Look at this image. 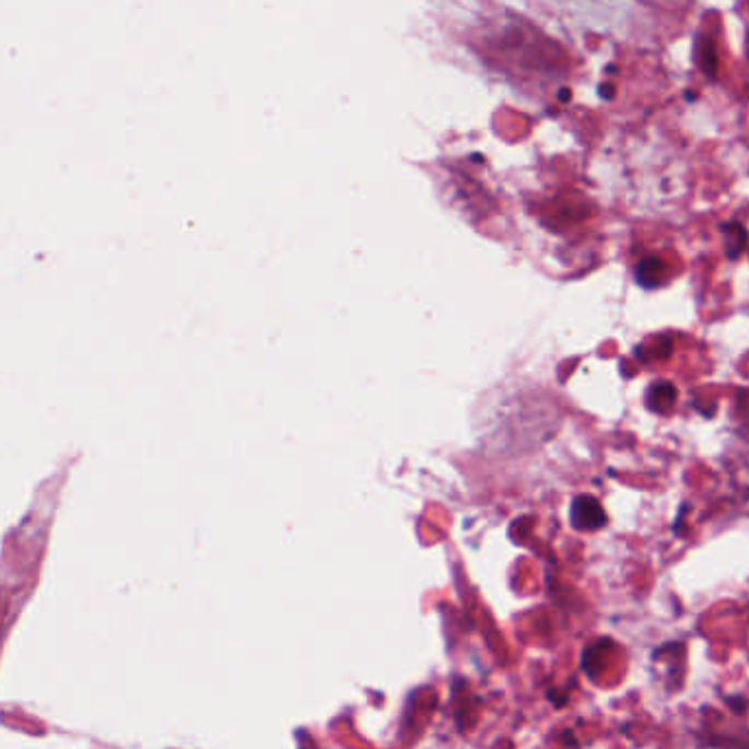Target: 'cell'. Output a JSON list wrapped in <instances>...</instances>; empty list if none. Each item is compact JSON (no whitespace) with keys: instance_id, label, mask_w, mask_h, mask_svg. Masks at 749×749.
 <instances>
[{"instance_id":"3","label":"cell","mask_w":749,"mask_h":749,"mask_svg":"<svg viewBox=\"0 0 749 749\" xmlns=\"http://www.w3.org/2000/svg\"><path fill=\"white\" fill-rule=\"evenodd\" d=\"M646 400H648V407L653 411H668L672 407V402L677 400V391L670 383H657L651 387Z\"/></svg>"},{"instance_id":"4","label":"cell","mask_w":749,"mask_h":749,"mask_svg":"<svg viewBox=\"0 0 749 749\" xmlns=\"http://www.w3.org/2000/svg\"><path fill=\"white\" fill-rule=\"evenodd\" d=\"M725 237H727V256L732 260H736L740 254H742V248L747 244V231L742 224L738 222H732V224H725Z\"/></svg>"},{"instance_id":"2","label":"cell","mask_w":749,"mask_h":749,"mask_svg":"<svg viewBox=\"0 0 749 749\" xmlns=\"http://www.w3.org/2000/svg\"><path fill=\"white\" fill-rule=\"evenodd\" d=\"M666 267L659 258H644L640 265H637V271H635V278L637 282L644 286V289H655L659 282H662V276H664Z\"/></svg>"},{"instance_id":"7","label":"cell","mask_w":749,"mask_h":749,"mask_svg":"<svg viewBox=\"0 0 749 749\" xmlns=\"http://www.w3.org/2000/svg\"><path fill=\"white\" fill-rule=\"evenodd\" d=\"M747 56H749V38H747Z\"/></svg>"},{"instance_id":"5","label":"cell","mask_w":749,"mask_h":749,"mask_svg":"<svg viewBox=\"0 0 749 749\" xmlns=\"http://www.w3.org/2000/svg\"><path fill=\"white\" fill-rule=\"evenodd\" d=\"M697 58H699V67L703 69L705 75L714 78L716 75V65H718V56H716V47L714 40L703 38L697 45Z\"/></svg>"},{"instance_id":"6","label":"cell","mask_w":749,"mask_h":749,"mask_svg":"<svg viewBox=\"0 0 749 749\" xmlns=\"http://www.w3.org/2000/svg\"><path fill=\"white\" fill-rule=\"evenodd\" d=\"M611 89H613V86L602 84V86H600V95H602V97H613V91H611Z\"/></svg>"},{"instance_id":"1","label":"cell","mask_w":749,"mask_h":749,"mask_svg":"<svg viewBox=\"0 0 749 749\" xmlns=\"http://www.w3.org/2000/svg\"><path fill=\"white\" fill-rule=\"evenodd\" d=\"M583 519H587L585 528H598L605 524V515L598 506L596 499L592 496H578L576 504H574V522L581 526Z\"/></svg>"}]
</instances>
